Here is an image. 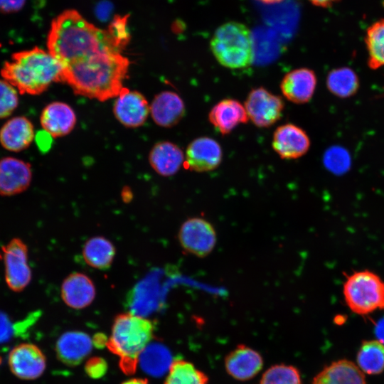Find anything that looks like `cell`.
<instances>
[{
  "instance_id": "cell-1",
  "label": "cell",
  "mask_w": 384,
  "mask_h": 384,
  "mask_svg": "<svg viewBox=\"0 0 384 384\" xmlns=\"http://www.w3.org/2000/svg\"><path fill=\"white\" fill-rule=\"evenodd\" d=\"M127 18L115 16L107 29L75 9H66L53 19L47 50L60 65L63 82L74 93L106 101L124 87L130 64L123 54L130 38Z\"/></svg>"
},
{
  "instance_id": "cell-2",
  "label": "cell",
  "mask_w": 384,
  "mask_h": 384,
  "mask_svg": "<svg viewBox=\"0 0 384 384\" xmlns=\"http://www.w3.org/2000/svg\"><path fill=\"white\" fill-rule=\"evenodd\" d=\"M0 73L21 95H40L53 82H63L59 63L48 50L37 46L14 53Z\"/></svg>"
},
{
  "instance_id": "cell-3",
  "label": "cell",
  "mask_w": 384,
  "mask_h": 384,
  "mask_svg": "<svg viewBox=\"0 0 384 384\" xmlns=\"http://www.w3.org/2000/svg\"><path fill=\"white\" fill-rule=\"evenodd\" d=\"M153 335L154 325L149 319L132 312L122 313L114 318L106 346L119 358L122 370L131 374Z\"/></svg>"
},
{
  "instance_id": "cell-4",
  "label": "cell",
  "mask_w": 384,
  "mask_h": 384,
  "mask_svg": "<svg viewBox=\"0 0 384 384\" xmlns=\"http://www.w3.org/2000/svg\"><path fill=\"white\" fill-rule=\"evenodd\" d=\"M210 48L217 61L228 68H245L254 60L251 31L240 22L228 21L217 28L210 39Z\"/></svg>"
},
{
  "instance_id": "cell-5",
  "label": "cell",
  "mask_w": 384,
  "mask_h": 384,
  "mask_svg": "<svg viewBox=\"0 0 384 384\" xmlns=\"http://www.w3.org/2000/svg\"><path fill=\"white\" fill-rule=\"evenodd\" d=\"M343 299L350 310L367 316L378 310L384 311V280L369 270L343 273Z\"/></svg>"
},
{
  "instance_id": "cell-6",
  "label": "cell",
  "mask_w": 384,
  "mask_h": 384,
  "mask_svg": "<svg viewBox=\"0 0 384 384\" xmlns=\"http://www.w3.org/2000/svg\"><path fill=\"white\" fill-rule=\"evenodd\" d=\"M4 277L8 287L16 292L23 291L32 277L28 265L27 245L19 238H13L2 247Z\"/></svg>"
},
{
  "instance_id": "cell-7",
  "label": "cell",
  "mask_w": 384,
  "mask_h": 384,
  "mask_svg": "<svg viewBox=\"0 0 384 384\" xmlns=\"http://www.w3.org/2000/svg\"><path fill=\"white\" fill-rule=\"evenodd\" d=\"M245 108L252 122L257 127H269L282 117L283 100L264 87L252 89L245 102Z\"/></svg>"
},
{
  "instance_id": "cell-8",
  "label": "cell",
  "mask_w": 384,
  "mask_h": 384,
  "mask_svg": "<svg viewBox=\"0 0 384 384\" xmlns=\"http://www.w3.org/2000/svg\"><path fill=\"white\" fill-rule=\"evenodd\" d=\"M216 236L212 224L201 218L186 220L178 232V240L183 249L198 257H206L212 252L216 244Z\"/></svg>"
},
{
  "instance_id": "cell-9",
  "label": "cell",
  "mask_w": 384,
  "mask_h": 384,
  "mask_svg": "<svg viewBox=\"0 0 384 384\" xmlns=\"http://www.w3.org/2000/svg\"><path fill=\"white\" fill-rule=\"evenodd\" d=\"M8 363L17 378L31 380L42 375L46 368V358L41 349L31 343H22L12 348Z\"/></svg>"
},
{
  "instance_id": "cell-10",
  "label": "cell",
  "mask_w": 384,
  "mask_h": 384,
  "mask_svg": "<svg viewBox=\"0 0 384 384\" xmlns=\"http://www.w3.org/2000/svg\"><path fill=\"white\" fill-rule=\"evenodd\" d=\"M116 119L124 127L135 128L144 124L150 112V105L139 92L124 87L113 106Z\"/></svg>"
},
{
  "instance_id": "cell-11",
  "label": "cell",
  "mask_w": 384,
  "mask_h": 384,
  "mask_svg": "<svg viewBox=\"0 0 384 384\" xmlns=\"http://www.w3.org/2000/svg\"><path fill=\"white\" fill-rule=\"evenodd\" d=\"M224 364L225 371L230 377L239 381H247L261 371L263 358L256 350L239 344L226 355Z\"/></svg>"
},
{
  "instance_id": "cell-12",
  "label": "cell",
  "mask_w": 384,
  "mask_h": 384,
  "mask_svg": "<svg viewBox=\"0 0 384 384\" xmlns=\"http://www.w3.org/2000/svg\"><path fill=\"white\" fill-rule=\"evenodd\" d=\"M32 180L29 163L18 158L0 159V195L10 196L25 191Z\"/></svg>"
},
{
  "instance_id": "cell-13",
  "label": "cell",
  "mask_w": 384,
  "mask_h": 384,
  "mask_svg": "<svg viewBox=\"0 0 384 384\" xmlns=\"http://www.w3.org/2000/svg\"><path fill=\"white\" fill-rule=\"evenodd\" d=\"M272 147L282 159H295L307 153L311 142L306 132L293 124L277 128L272 137Z\"/></svg>"
},
{
  "instance_id": "cell-14",
  "label": "cell",
  "mask_w": 384,
  "mask_h": 384,
  "mask_svg": "<svg viewBox=\"0 0 384 384\" xmlns=\"http://www.w3.org/2000/svg\"><path fill=\"white\" fill-rule=\"evenodd\" d=\"M222 158L223 151L220 144L208 137L193 139L186 151V162L191 170L196 172L215 169Z\"/></svg>"
},
{
  "instance_id": "cell-15",
  "label": "cell",
  "mask_w": 384,
  "mask_h": 384,
  "mask_svg": "<svg viewBox=\"0 0 384 384\" xmlns=\"http://www.w3.org/2000/svg\"><path fill=\"white\" fill-rule=\"evenodd\" d=\"M317 84L315 72L307 68H300L287 73L280 84L283 95L297 104H304L312 98Z\"/></svg>"
},
{
  "instance_id": "cell-16",
  "label": "cell",
  "mask_w": 384,
  "mask_h": 384,
  "mask_svg": "<svg viewBox=\"0 0 384 384\" xmlns=\"http://www.w3.org/2000/svg\"><path fill=\"white\" fill-rule=\"evenodd\" d=\"M76 122L73 109L67 103L59 101L47 105L40 116L42 128L52 137L68 134L74 129Z\"/></svg>"
},
{
  "instance_id": "cell-17",
  "label": "cell",
  "mask_w": 384,
  "mask_h": 384,
  "mask_svg": "<svg viewBox=\"0 0 384 384\" xmlns=\"http://www.w3.org/2000/svg\"><path fill=\"white\" fill-rule=\"evenodd\" d=\"M60 295L67 306L74 309H82L92 303L96 289L89 277L83 273L73 272L63 280Z\"/></svg>"
},
{
  "instance_id": "cell-18",
  "label": "cell",
  "mask_w": 384,
  "mask_h": 384,
  "mask_svg": "<svg viewBox=\"0 0 384 384\" xmlns=\"http://www.w3.org/2000/svg\"><path fill=\"white\" fill-rule=\"evenodd\" d=\"M93 341L82 331H73L63 334L55 344L58 359L70 366L79 365L91 353Z\"/></svg>"
},
{
  "instance_id": "cell-19",
  "label": "cell",
  "mask_w": 384,
  "mask_h": 384,
  "mask_svg": "<svg viewBox=\"0 0 384 384\" xmlns=\"http://www.w3.org/2000/svg\"><path fill=\"white\" fill-rule=\"evenodd\" d=\"M34 137L33 124L24 116L10 118L0 129V144L10 151L19 152L27 149Z\"/></svg>"
},
{
  "instance_id": "cell-20",
  "label": "cell",
  "mask_w": 384,
  "mask_h": 384,
  "mask_svg": "<svg viewBox=\"0 0 384 384\" xmlns=\"http://www.w3.org/2000/svg\"><path fill=\"white\" fill-rule=\"evenodd\" d=\"M185 111L183 100L172 91L159 93L154 97L150 105L153 120L163 127H171L178 124L183 117Z\"/></svg>"
},
{
  "instance_id": "cell-21",
  "label": "cell",
  "mask_w": 384,
  "mask_h": 384,
  "mask_svg": "<svg viewBox=\"0 0 384 384\" xmlns=\"http://www.w3.org/2000/svg\"><path fill=\"white\" fill-rule=\"evenodd\" d=\"M208 120L218 132L225 135L239 124L246 123L248 117L245 106L239 101L224 99L211 108Z\"/></svg>"
},
{
  "instance_id": "cell-22",
  "label": "cell",
  "mask_w": 384,
  "mask_h": 384,
  "mask_svg": "<svg viewBox=\"0 0 384 384\" xmlns=\"http://www.w3.org/2000/svg\"><path fill=\"white\" fill-rule=\"evenodd\" d=\"M312 384H366L363 373L351 361L341 359L324 368Z\"/></svg>"
},
{
  "instance_id": "cell-23",
  "label": "cell",
  "mask_w": 384,
  "mask_h": 384,
  "mask_svg": "<svg viewBox=\"0 0 384 384\" xmlns=\"http://www.w3.org/2000/svg\"><path fill=\"white\" fill-rule=\"evenodd\" d=\"M149 161L152 169L159 175L170 176L180 169L184 154L176 144L167 141L156 143L151 149Z\"/></svg>"
},
{
  "instance_id": "cell-24",
  "label": "cell",
  "mask_w": 384,
  "mask_h": 384,
  "mask_svg": "<svg viewBox=\"0 0 384 384\" xmlns=\"http://www.w3.org/2000/svg\"><path fill=\"white\" fill-rule=\"evenodd\" d=\"M116 250L114 245L102 236H95L87 240L82 247V257L90 267L106 270L114 260Z\"/></svg>"
},
{
  "instance_id": "cell-25",
  "label": "cell",
  "mask_w": 384,
  "mask_h": 384,
  "mask_svg": "<svg viewBox=\"0 0 384 384\" xmlns=\"http://www.w3.org/2000/svg\"><path fill=\"white\" fill-rule=\"evenodd\" d=\"M326 84L332 95L341 99L355 95L360 87L357 73L348 66L336 68L329 72Z\"/></svg>"
},
{
  "instance_id": "cell-26",
  "label": "cell",
  "mask_w": 384,
  "mask_h": 384,
  "mask_svg": "<svg viewBox=\"0 0 384 384\" xmlns=\"http://www.w3.org/2000/svg\"><path fill=\"white\" fill-rule=\"evenodd\" d=\"M357 366L369 375L384 371V344L378 340L363 341L357 353Z\"/></svg>"
},
{
  "instance_id": "cell-27",
  "label": "cell",
  "mask_w": 384,
  "mask_h": 384,
  "mask_svg": "<svg viewBox=\"0 0 384 384\" xmlns=\"http://www.w3.org/2000/svg\"><path fill=\"white\" fill-rule=\"evenodd\" d=\"M364 42L368 68L375 70L384 67V18L375 21L367 28Z\"/></svg>"
},
{
  "instance_id": "cell-28",
  "label": "cell",
  "mask_w": 384,
  "mask_h": 384,
  "mask_svg": "<svg viewBox=\"0 0 384 384\" xmlns=\"http://www.w3.org/2000/svg\"><path fill=\"white\" fill-rule=\"evenodd\" d=\"M208 375L191 362L177 358L168 370L164 384H208Z\"/></svg>"
},
{
  "instance_id": "cell-29",
  "label": "cell",
  "mask_w": 384,
  "mask_h": 384,
  "mask_svg": "<svg viewBox=\"0 0 384 384\" xmlns=\"http://www.w3.org/2000/svg\"><path fill=\"white\" fill-rule=\"evenodd\" d=\"M260 384H302L299 370L287 364H276L262 374Z\"/></svg>"
},
{
  "instance_id": "cell-30",
  "label": "cell",
  "mask_w": 384,
  "mask_h": 384,
  "mask_svg": "<svg viewBox=\"0 0 384 384\" xmlns=\"http://www.w3.org/2000/svg\"><path fill=\"white\" fill-rule=\"evenodd\" d=\"M144 370L151 374L156 375L169 368L168 365L169 356L168 351L162 346H148L141 355L139 361Z\"/></svg>"
},
{
  "instance_id": "cell-31",
  "label": "cell",
  "mask_w": 384,
  "mask_h": 384,
  "mask_svg": "<svg viewBox=\"0 0 384 384\" xmlns=\"http://www.w3.org/2000/svg\"><path fill=\"white\" fill-rule=\"evenodd\" d=\"M324 164L326 169L335 174H343L351 166L349 153L341 146H332L324 156Z\"/></svg>"
},
{
  "instance_id": "cell-32",
  "label": "cell",
  "mask_w": 384,
  "mask_h": 384,
  "mask_svg": "<svg viewBox=\"0 0 384 384\" xmlns=\"http://www.w3.org/2000/svg\"><path fill=\"white\" fill-rule=\"evenodd\" d=\"M18 92L8 81L0 79V119L11 115L18 105Z\"/></svg>"
},
{
  "instance_id": "cell-33",
  "label": "cell",
  "mask_w": 384,
  "mask_h": 384,
  "mask_svg": "<svg viewBox=\"0 0 384 384\" xmlns=\"http://www.w3.org/2000/svg\"><path fill=\"white\" fill-rule=\"evenodd\" d=\"M87 374L92 378H100L105 375L107 366L106 361L99 357L90 358L85 364Z\"/></svg>"
},
{
  "instance_id": "cell-34",
  "label": "cell",
  "mask_w": 384,
  "mask_h": 384,
  "mask_svg": "<svg viewBox=\"0 0 384 384\" xmlns=\"http://www.w3.org/2000/svg\"><path fill=\"white\" fill-rule=\"evenodd\" d=\"M26 0H0V12L12 14L19 11L26 4Z\"/></svg>"
},
{
  "instance_id": "cell-35",
  "label": "cell",
  "mask_w": 384,
  "mask_h": 384,
  "mask_svg": "<svg viewBox=\"0 0 384 384\" xmlns=\"http://www.w3.org/2000/svg\"><path fill=\"white\" fill-rule=\"evenodd\" d=\"M11 331V322L8 317L0 311V342L10 336Z\"/></svg>"
},
{
  "instance_id": "cell-36",
  "label": "cell",
  "mask_w": 384,
  "mask_h": 384,
  "mask_svg": "<svg viewBox=\"0 0 384 384\" xmlns=\"http://www.w3.org/2000/svg\"><path fill=\"white\" fill-rule=\"evenodd\" d=\"M375 332L378 340L384 344V318L375 324Z\"/></svg>"
},
{
  "instance_id": "cell-37",
  "label": "cell",
  "mask_w": 384,
  "mask_h": 384,
  "mask_svg": "<svg viewBox=\"0 0 384 384\" xmlns=\"http://www.w3.org/2000/svg\"><path fill=\"white\" fill-rule=\"evenodd\" d=\"M313 5L322 8H329L339 0H308Z\"/></svg>"
},
{
  "instance_id": "cell-38",
  "label": "cell",
  "mask_w": 384,
  "mask_h": 384,
  "mask_svg": "<svg viewBox=\"0 0 384 384\" xmlns=\"http://www.w3.org/2000/svg\"><path fill=\"white\" fill-rule=\"evenodd\" d=\"M121 384H149V383L146 379L141 378H132L122 382Z\"/></svg>"
},
{
  "instance_id": "cell-39",
  "label": "cell",
  "mask_w": 384,
  "mask_h": 384,
  "mask_svg": "<svg viewBox=\"0 0 384 384\" xmlns=\"http://www.w3.org/2000/svg\"><path fill=\"white\" fill-rule=\"evenodd\" d=\"M258 1L266 4H278L284 0H257Z\"/></svg>"
},
{
  "instance_id": "cell-40",
  "label": "cell",
  "mask_w": 384,
  "mask_h": 384,
  "mask_svg": "<svg viewBox=\"0 0 384 384\" xmlns=\"http://www.w3.org/2000/svg\"><path fill=\"white\" fill-rule=\"evenodd\" d=\"M0 259H2V255L1 252H0Z\"/></svg>"
}]
</instances>
